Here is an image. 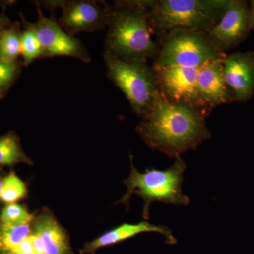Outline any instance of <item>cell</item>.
Segmentation results:
<instances>
[{
    "label": "cell",
    "mask_w": 254,
    "mask_h": 254,
    "mask_svg": "<svg viewBox=\"0 0 254 254\" xmlns=\"http://www.w3.org/2000/svg\"><path fill=\"white\" fill-rule=\"evenodd\" d=\"M250 8L251 12V17H252V27L254 28V0L250 1Z\"/></svg>",
    "instance_id": "obj_24"
},
{
    "label": "cell",
    "mask_w": 254,
    "mask_h": 254,
    "mask_svg": "<svg viewBox=\"0 0 254 254\" xmlns=\"http://www.w3.org/2000/svg\"><path fill=\"white\" fill-rule=\"evenodd\" d=\"M0 60H1V57H0Z\"/></svg>",
    "instance_id": "obj_27"
},
{
    "label": "cell",
    "mask_w": 254,
    "mask_h": 254,
    "mask_svg": "<svg viewBox=\"0 0 254 254\" xmlns=\"http://www.w3.org/2000/svg\"><path fill=\"white\" fill-rule=\"evenodd\" d=\"M38 19L30 24L36 32L43 47V58L50 57H71L89 63L91 58L83 43L68 34L58 21L43 14L39 3H36Z\"/></svg>",
    "instance_id": "obj_8"
},
{
    "label": "cell",
    "mask_w": 254,
    "mask_h": 254,
    "mask_svg": "<svg viewBox=\"0 0 254 254\" xmlns=\"http://www.w3.org/2000/svg\"><path fill=\"white\" fill-rule=\"evenodd\" d=\"M27 193L24 182L14 173H11L3 180L0 199L4 203H15L22 199Z\"/></svg>",
    "instance_id": "obj_19"
},
{
    "label": "cell",
    "mask_w": 254,
    "mask_h": 254,
    "mask_svg": "<svg viewBox=\"0 0 254 254\" xmlns=\"http://www.w3.org/2000/svg\"><path fill=\"white\" fill-rule=\"evenodd\" d=\"M0 220L2 224L18 226L29 225L30 222L34 220V217L22 205L17 203H9L3 208Z\"/></svg>",
    "instance_id": "obj_20"
},
{
    "label": "cell",
    "mask_w": 254,
    "mask_h": 254,
    "mask_svg": "<svg viewBox=\"0 0 254 254\" xmlns=\"http://www.w3.org/2000/svg\"><path fill=\"white\" fill-rule=\"evenodd\" d=\"M201 67L153 66L159 89L167 99L175 103H187L208 115L210 110L200 100L197 88V81Z\"/></svg>",
    "instance_id": "obj_9"
},
{
    "label": "cell",
    "mask_w": 254,
    "mask_h": 254,
    "mask_svg": "<svg viewBox=\"0 0 254 254\" xmlns=\"http://www.w3.org/2000/svg\"><path fill=\"white\" fill-rule=\"evenodd\" d=\"M224 58L211 60L205 64L198 74V96L209 110L235 100L233 93L227 86L224 77Z\"/></svg>",
    "instance_id": "obj_12"
},
{
    "label": "cell",
    "mask_w": 254,
    "mask_h": 254,
    "mask_svg": "<svg viewBox=\"0 0 254 254\" xmlns=\"http://www.w3.org/2000/svg\"><path fill=\"white\" fill-rule=\"evenodd\" d=\"M230 0L148 1L153 33L160 37L175 30L208 33L219 22Z\"/></svg>",
    "instance_id": "obj_3"
},
{
    "label": "cell",
    "mask_w": 254,
    "mask_h": 254,
    "mask_svg": "<svg viewBox=\"0 0 254 254\" xmlns=\"http://www.w3.org/2000/svg\"><path fill=\"white\" fill-rule=\"evenodd\" d=\"M21 34L16 28L4 30L0 35V60L15 62L21 54Z\"/></svg>",
    "instance_id": "obj_17"
},
{
    "label": "cell",
    "mask_w": 254,
    "mask_h": 254,
    "mask_svg": "<svg viewBox=\"0 0 254 254\" xmlns=\"http://www.w3.org/2000/svg\"><path fill=\"white\" fill-rule=\"evenodd\" d=\"M252 28L250 3L230 0L222 18L207 34L214 46L225 53L245 41Z\"/></svg>",
    "instance_id": "obj_10"
},
{
    "label": "cell",
    "mask_w": 254,
    "mask_h": 254,
    "mask_svg": "<svg viewBox=\"0 0 254 254\" xmlns=\"http://www.w3.org/2000/svg\"><path fill=\"white\" fill-rule=\"evenodd\" d=\"M50 9H60V26L70 36L83 32L103 30L109 21L110 6L104 1L92 0L45 1Z\"/></svg>",
    "instance_id": "obj_7"
},
{
    "label": "cell",
    "mask_w": 254,
    "mask_h": 254,
    "mask_svg": "<svg viewBox=\"0 0 254 254\" xmlns=\"http://www.w3.org/2000/svg\"><path fill=\"white\" fill-rule=\"evenodd\" d=\"M33 230L43 241L46 254H73L67 234L51 212H42L34 220Z\"/></svg>",
    "instance_id": "obj_14"
},
{
    "label": "cell",
    "mask_w": 254,
    "mask_h": 254,
    "mask_svg": "<svg viewBox=\"0 0 254 254\" xmlns=\"http://www.w3.org/2000/svg\"><path fill=\"white\" fill-rule=\"evenodd\" d=\"M226 55L214 46L207 33L175 30L160 37V46L153 66L198 68Z\"/></svg>",
    "instance_id": "obj_6"
},
{
    "label": "cell",
    "mask_w": 254,
    "mask_h": 254,
    "mask_svg": "<svg viewBox=\"0 0 254 254\" xmlns=\"http://www.w3.org/2000/svg\"><path fill=\"white\" fill-rule=\"evenodd\" d=\"M3 180L0 177V194H1V187H2Z\"/></svg>",
    "instance_id": "obj_26"
},
{
    "label": "cell",
    "mask_w": 254,
    "mask_h": 254,
    "mask_svg": "<svg viewBox=\"0 0 254 254\" xmlns=\"http://www.w3.org/2000/svg\"><path fill=\"white\" fill-rule=\"evenodd\" d=\"M105 51L125 60L155 58L159 46L152 38L148 1H116L110 6Z\"/></svg>",
    "instance_id": "obj_2"
},
{
    "label": "cell",
    "mask_w": 254,
    "mask_h": 254,
    "mask_svg": "<svg viewBox=\"0 0 254 254\" xmlns=\"http://www.w3.org/2000/svg\"><path fill=\"white\" fill-rule=\"evenodd\" d=\"M10 254H37L32 241L31 234L18 245Z\"/></svg>",
    "instance_id": "obj_22"
},
{
    "label": "cell",
    "mask_w": 254,
    "mask_h": 254,
    "mask_svg": "<svg viewBox=\"0 0 254 254\" xmlns=\"http://www.w3.org/2000/svg\"><path fill=\"white\" fill-rule=\"evenodd\" d=\"M0 97H1V96H0Z\"/></svg>",
    "instance_id": "obj_28"
},
{
    "label": "cell",
    "mask_w": 254,
    "mask_h": 254,
    "mask_svg": "<svg viewBox=\"0 0 254 254\" xmlns=\"http://www.w3.org/2000/svg\"><path fill=\"white\" fill-rule=\"evenodd\" d=\"M31 235L29 225L0 224V252L10 254L26 237Z\"/></svg>",
    "instance_id": "obj_16"
},
{
    "label": "cell",
    "mask_w": 254,
    "mask_h": 254,
    "mask_svg": "<svg viewBox=\"0 0 254 254\" xmlns=\"http://www.w3.org/2000/svg\"><path fill=\"white\" fill-rule=\"evenodd\" d=\"M18 71V66L16 62L0 60V96L14 81Z\"/></svg>",
    "instance_id": "obj_21"
},
{
    "label": "cell",
    "mask_w": 254,
    "mask_h": 254,
    "mask_svg": "<svg viewBox=\"0 0 254 254\" xmlns=\"http://www.w3.org/2000/svg\"><path fill=\"white\" fill-rule=\"evenodd\" d=\"M145 232H157L160 234L168 245H173L177 243V239L168 227L162 225H155L145 220L136 224H122L120 226L105 232L92 242L86 243L80 252L83 254H93L102 247L120 243Z\"/></svg>",
    "instance_id": "obj_13"
},
{
    "label": "cell",
    "mask_w": 254,
    "mask_h": 254,
    "mask_svg": "<svg viewBox=\"0 0 254 254\" xmlns=\"http://www.w3.org/2000/svg\"><path fill=\"white\" fill-rule=\"evenodd\" d=\"M108 77L121 90L133 111L143 117L160 92L156 75L144 60H125L109 52L104 55Z\"/></svg>",
    "instance_id": "obj_5"
},
{
    "label": "cell",
    "mask_w": 254,
    "mask_h": 254,
    "mask_svg": "<svg viewBox=\"0 0 254 254\" xmlns=\"http://www.w3.org/2000/svg\"><path fill=\"white\" fill-rule=\"evenodd\" d=\"M206 116L191 105L170 101L160 91L136 130L152 150L175 158L210 138Z\"/></svg>",
    "instance_id": "obj_1"
},
{
    "label": "cell",
    "mask_w": 254,
    "mask_h": 254,
    "mask_svg": "<svg viewBox=\"0 0 254 254\" xmlns=\"http://www.w3.org/2000/svg\"><path fill=\"white\" fill-rule=\"evenodd\" d=\"M6 23H7V20H6V18L4 17H0V35L4 31H2L3 28H4L5 25L6 24Z\"/></svg>",
    "instance_id": "obj_25"
},
{
    "label": "cell",
    "mask_w": 254,
    "mask_h": 254,
    "mask_svg": "<svg viewBox=\"0 0 254 254\" xmlns=\"http://www.w3.org/2000/svg\"><path fill=\"white\" fill-rule=\"evenodd\" d=\"M33 162L23 151L17 137L13 133L0 137V165H12Z\"/></svg>",
    "instance_id": "obj_15"
},
{
    "label": "cell",
    "mask_w": 254,
    "mask_h": 254,
    "mask_svg": "<svg viewBox=\"0 0 254 254\" xmlns=\"http://www.w3.org/2000/svg\"><path fill=\"white\" fill-rule=\"evenodd\" d=\"M21 54L26 66L34 60L43 58V47L36 32L30 25L27 29L21 33Z\"/></svg>",
    "instance_id": "obj_18"
},
{
    "label": "cell",
    "mask_w": 254,
    "mask_h": 254,
    "mask_svg": "<svg viewBox=\"0 0 254 254\" xmlns=\"http://www.w3.org/2000/svg\"><path fill=\"white\" fill-rule=\"evenodd\" d=\"M224 77L235 100L247 101L254 94V52H237L223 60Z\"/></svg>",
    "instance_id": "obj_11"
},
{
    "label": "cell",
    "mask_w": 254,
    "mask_h": 254,
    "mask_svg": "<svg viewBox=\"0 0 254 254\" xmlns=\"http://www.w3.org/2000/svg\"><path fill=\"white\" fill-rule=\"evenodd\" d=\"M130 162L131 171L128 177L124 180L127 188V193L118 203L126 205L128 208L132 195H138L144 201L143 218L145 220L149 219L150 205L154 202L185 206L190 204V198L182 190L187 163L181 156L176 157L173 165L166 170L145 169L144 173H140L135 168L132 155L130 156Z\"/></svg>",
    "instance_id": "obj_4"
},
{
    "label": "cell",
    "mask_w": 254,
    "mask_h": 254,
    "mask_svg": "<svg viewBox=\"0 0 254 254\" xmlns=\"http://www.w3.org/2000/svg\"><path fill=\"white\" fill-rule=\"evenodd\" d=\"M31 238L33 245H34L35 249H36L37 254H46L44 245H43L41 239L35 234H31Z\"/></svg>",
    "instance_id": "obj_23"
}]
</instances>
